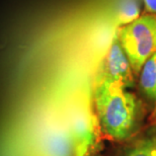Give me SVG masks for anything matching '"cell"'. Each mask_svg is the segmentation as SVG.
Wrapping results in <instances>:
<instances>
[{
    "label": "cell",
    "instance_id": "6da1fadb",
    "mask_svg": "<svg viewBox=\"0 0 156 156\" xmlns=\"http://www.w3.org/2000/svg\"><path fill=\"white\" fill-rule=\"evenodd\" d=\"M94 101L104 130L112 138L126 139L133 132L137 119V101L133 93L119 81L95 82Z\"/></svg>",
    "mask_w": 156,
    "mask_h": 156
},
{
    "label": "cell",
    "instance_id": "7a4b0ae2",
    "mask_svg": "<svg viewBox=\"0 0 156 156\" xmlns=\"http://www.w3.org/2000/svg\"><path fill=\"white\" fill-rule=\"evenodd\" d=\"M117 38L137 75L145 62L156 53V15L144 13L131 23L122 26Z\"/></svg>",
    "mask_w": 156,
    "mask_h": 156
},
{
    "label": "cell",
    "instance_id": "3957f363",
    "mask_svg": "<svg viewBox=\"0 0 156 156\" xmlns=\"http://www.w3.org/2000/svg\"><path fill=\"white\" fill-rule=\"evenodd\" d=\"M134 75L129 59L116 36L101 62L95 82L101 80L119 81L127 88L135 83Z\"/></svg>",
    "mask_w": 156,
    "mask_h": 156
},
{
    "label": "cell",
    "instance_id": "277c9868",
    "mask_svg": "<svg viewBox=\"0 0 156 156\" xmlns=\"http://www.w3.org/2000/svg\"><path fill=\"white\" fill-rule=\"evenodd\" d=\"M92 117L84 108H79L73 114L72 128L74 137L76 139L77 156H85L89 146L94 140V129H93Z\"/></svg>",
    "mask_w": 156,
    "mask_h": 156
},
{
    "label": "cell",
    "instance_id": "5b68a950",
    "mask_svg": "<svg viewBox=\"0 0 156 156\" xmlns=\"http://www.w3.org/2000/svg\"><path fill=\"white\" fill-rule=\"evenodd\" d=\"M140 86L146 96L156 101V53L145 62L140 71Z\"/></svg>",
    "mask_w": 156,
    "mask_h": 156
},
{
    "label": "cell",
    "instance_id": "8992f818",
    "mask_svg": "<svg viewBox=\"0 0 156 156\" xmlns=\"http://www.w3.org/2000/svg\"><path fill=\"white\" fill-rule=\"evenodd\" d=\"M138 0H121L118 6V21L121 26H126L140 16Z\"/></svg>",
    "mask_w": 156,
    "mask_h": 156
},
{
    "label": "cell",
    "instance_id": "52a82bcc",
    "mask_svg": "<svg viewBox=\"0 0 156 156\" xmlns=\"http://www.w3.org/2000/svg\"><path fill=\"white\" fill-rule=\"evenodd\" d=\"M126 156H156V133L137 142Z\"/></svg>",
    "mask_w": 156,
    "mask_h": 156
},
{
    "label": "cell",
    "instance_id": "ba28073f",
    "mask_svg": "<svg viewBox=\"0 0 156 156\" xmlns=\"http://www.w3.org/2000/svg\"><path fill=\"white\" fill-rule=\"evenodd\" d=\"M146 13L156 15V0H143Z\"/></svg>",
    "mask_w": 156,
    "mask_h": 156
},
{
    "label": "cell",
    "instance_id": "9c48e42d",
    "mask_svg": "<svg viewBox=\"0 0 156 156\" xmlns=\"http://www.w3.org/2000/svg\"><path fill=\"white\" fill-rule=\"evenodd\" d=\"M85 156H87V155H85Z\"/></svg>",
    "mask_w": 156,
    "mask_h": 156
}]
</instances>
